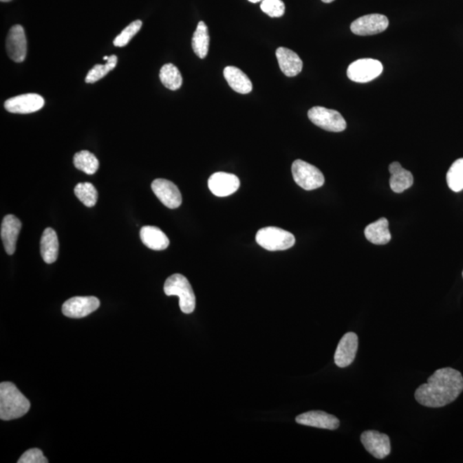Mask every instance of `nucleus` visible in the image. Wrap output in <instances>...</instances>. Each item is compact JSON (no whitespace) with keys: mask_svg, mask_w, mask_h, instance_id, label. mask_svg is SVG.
I'll return each instance as SVG.
<instances>
[{"mask_svg":"<svg viewBox=\"0 0 463 463\" xmlns=\"http://www.w3.org/2000/svg\"><path fill=\"white\" fill-rule=\"evenodd\" d=\"M448 186L459 193L463 190V158L458 159L451 165L446 175Z\"/></svg>","mask_w":463,"mask_h":463,"instance_id":"nucleus-28","label":"nucleus"},{"mask_svg":"<svg viewBox=\"0 0 463 463\" xmlns=\"http://www.w3.org/2000/svg\"><path fill=\"white\" fill-rule=\"evenodd\" d=\"M389 27L387 17L381 14H370V15L358 17L351 24V31L357 36H372L384 32Z\"/></svg>","mask_w":463,"mask_h":463,"instance_id":"nucleus-9","label":"nucleus"},{"mask_svg":"<svg viewBox=\"0 0 463 463\" xmlns=\"http://www.w3.org/2000/svg\"><path fill=\"white\" fill-rule=\"evenodd\" d=\"M208 186L215 196L224 197L236 193L240 182L239 177L235 174L218 172L212 174L208 179Z\"/></svg>","mask_w":463,"mask_h":463,"instance_id":"nucleus-13","label":"nucleus"},{"mask_svg":"<svg viewBox=\"0 0 463 463\" xmlns=\"http://www.w3.org/2000/svg\"><path fill=\"white\" fill-rule=\"evenodd\" d=\"M256 241L263 248L276 252L285 250L294 246L295 238L291 233L276 227H267L257 233Z\"/></svg>","mask_w":463,"mask_h":463,"instance_id":"nucleus-4","label":"nucleus"},{"mask_svg":"<svg viewBox=\"0 0 463 463\" xmlns=\"http://www.w3.org/2000/svg\"><path fill=\"white\" fill-rule=\"evenodd\" d=\"M260 7L270 17H281L285 13V5L281 0H263Z\"/></svg>","mask_w":463,"mask_h":463,"instance_id":"nucleus-31","label":"nucleus"},{"mask_svg":"<svg viewBox=\"0 0 463 463\" xmlns=\"http://www.w3.org/2000/svg\"><path fill=\"white\" fill-rule=\"evenodd\" d=\"M358 339L356 334L348 332L341 339L335 353V363L337 367L345 368L353 363L356 356Z\"/></svg>","mask_w":463,"mask_h":463,"instance_id":"nucleus-15","label":"nucleus"},{"mask_svg":"<svg viewBox=\"0 0 463 463\" xmlns=\"http://www.w3.org/2000/svg\"><path fill=\"white\" fill-rule=\"evenodd\" d=\"M296 422L303 426L327 430H336L340 427V421L336 416L323 411H309L299 414L296 417Z\"/></svg>","mask_w":463,"mask_h":463,"instance_id":"nucleus-16","label":"nucleus"},{"mask_svg":"<svg viewBox=\"0 0 463 463\" xmlns=\"http://www.w3.org/2000/svg\"><path fill=\"white\" fill-rule=\"evenodd\" d=\"M380 61L374 58H360L348 66L347 75L351 81L368 83L377 78L383 72Z\"/></svg>","mask_w":463,"mask_h":463,"instance_id":"nucleus-7","label":"nucleus"},{"mask_svg":"<svg viewBox=\"0 0 463 463\" xmlns=\"http://www.w3.org/2000/svg\"><path fill=\"white\" fill-rule=\"evenodd\" d=\"M153 193L169 208H179L182 204V195L175 184L168 180L158 179L151 184Z\"/></svg>","mask_w":463,"mask_h":463,"instance_id":"nucleus-12","label":"nucleus"},{"mask_svg":"<svg viewBox=\"0 0 463 463\" xmlns=\"http://www.w3.org/2000/svg\"><path fill=\"white\" fill-rule=\"evenodd\" d=\"M360 441L365 450L379 460L391 454V440L387 434L374 430L365 431L361 434Z\"/></svg>","mask_w":463,"mask_h":463,"instance_id":"nucleus-8","label":"nucleus"},{"mask_svg":"<svg viewBox=\"0 0 463 463\" xmlns=\"http://www.w3.org/2000/svg\"><path fill=\"white\" fill-rule=\"evenodd\" d=\"M44 104L43 97L38 94H25L7 100L5 109L12 114H28L37 112Z\"/></svg>","mask_w":463,"mask_h":463,"instance_id":"nucleus-11","label":"nucleus"},{"mask_svg":"<svg viewBox=\"0 0 463 463\" xmlns=\"http://www.w3.org/2000/svg\"><path fill=\"white\" fill-rule=\"evenodd\" d=\"M463 391V377L460 372L451 367L438 369L427 384L416 389L414 398L420 405L427 407H442L450 405Z\"/></svg>","mask_w":463,"mask_h":463,"instance_id":"nucleus-1","label":"nucleus"},{"mask_svg":"<svg viewBox=\"0 0 463 463\" xmlns=\"http://www.w3.org/2000/svg\"><path fill=\"white\" fill-rule=\"evenodd\" d=\"M389 171L391 175L389 179V186L394 193H402L413 186V174L403 169L399 162L391 163L389 166Z\"/></svg>","mask_w":463,"mask_h":463,"instance_id":"nucleus-19","label":"nucleus"},{"mask_svg":"<svg viewBox=\"0 0 463 463\" xmlns=\"http://www.w3.org/2000/svg\"><path fill=\"white\" fill-rule=\"evenodd\" d=\"M100 302L94 296L73 297L68 299L62 306V312L71 319H82L100 308Z\"/></svg>","mask_w":463,"mask_h":463,"instance_id":"nucleus-10","label":"nucleus"},{"mask_svg":"<svg viewBox=\"0 0 463 463\" xmlns=\"http://www.w3.org/2000/svg\"><path fill=\"white\" fill-rule=\"evenodd\" d=\"M6 50L9 57L13 61H24L27 54V40L25 31L19 24L10 30L6 39Z\"/></svg>","mask_w":463,"mask_h":463,"instance_id":"nucleus-14","label":"nucleus"},{"mask_svg":"<svg viewBox=\"0 0 463 463\" xmlns=\"http://www.w3.org/2000/svg\"><path fill=\"white\" fill-rule=\"evenodd\" d=\"M109 57H107V56H105V57L103 58L104 61H109Z\"/></svg>","mask_w":463,"mask_h":463,"instance_id":"nucleus-35","label":"nucleus"},{"mask_svg":"<svg viewBox=\"0 0 463 463\" xmlns=\"http://www.w3.org/2000/svg\"><path fill=\"white\" fill-rule=\"evenodd\" d=\"M278 64L281 72L287 76H295L301 72L303 62L299 55L287 47L277 48L276 52Z\"/></svg>","mask_w":463,"mask_h":463,"instance_id":"nucleus-18","label":"nucleus"},{"mask_svg":"<svg viewBox=\"0 0 463 463\" xmlns=\"http://www.w3.org/2000/svg\"><path fill=\"white\" fill-rule=\"evenodd\" d=\"M160 79L162 85L170 90H177L182 86L183 78L179 69L173 64H166L160 71Z\"/></svg>","mask_w":463,"mask_h":463,"instance_id":"nucleus-26","label":"nucleus"},{"mask_svg":"<svg viewBox=\"0 0 463 463\" xmlns=\"http://www.w3.org/2000/svg\"><path fill=\"white\" fill-rule=\"evenodd\" d=\"M22 228V224L15 215H8L3 219L1 225V239L8 255L15 252L17 238Z\"/></svg>","mask_w":463,"mask_h":463,"instance_id":"nucleus-17","label":"nucleus"},{"mask_svg":"<svg viewBox=\"0 0 463 463\" xmlns=\"http://www.w3.org/2000/svg\"><path fill=\"white\" fill-rule=\"evenodd\" d=\"M248 1L256 3L263 1V0H248Z\"/></svg>","mask_w":463,"mask_h":463,"instance_id":"nucleus-33","label":"nucleus"},{"mask_svg":"<svg viewBox=\"0 0 463 463\" xmlns=\"http://www.w3.org/2000/svg\"><path fill=\"white\" fill-rule=\"evenodd\" d=\"M30 402L10 382L0 384V419L12 420L25 416Z\"/></svg>","mask_w":463,"mask_h":463,"instance_id":"nucleus-2","label":"nucleus"},{"mask_svg":"<svg viewBox=\"0 0 463 463\" xmlns=\"http://www.w3.org/2000/svg\"><path fill=\"white\" fill-rule=\"evenodd\" d=\"M74 193L76 197L82 202L86 207L95 206L98 200V191L91 183H79L76 184Z\"/></svg>","mask_w":463,"mask_h":463,"instance_id":"nucleus-27","label":"nucleus"},{"mask_svg":"<svg viewBox=\"0 0 463 463\" xmlns=\"http://www.w3.org/2000/svg\"><path fill=\"white\" fill-rule=\"evenodd\" d=\"M164 292L168 296H177L180 298L181 312L191 314L196 308V296L193 288L186 277L180 274H174L166 279L164 284Z\"/></svg>","mask_w":463,"mask_h":463,"instance_id":"nucleus-3","label":"nucleus"},{"mask_svg":"<svg viewBox=\"0 0 463 463\" xmlns=\"http://www.w3.org/2000/svg\"><path fill=\"white\" fill-rule=\"evenodd\" d=\"M140 238L144 245L154 250L168 248L170 241L169 237L161 229L154 226H144L140 230Z\"/></svg>","mask_w":463,"mask_h":463,"instance_id":"nucleus-20","label":"nucleus"},{"mask_svg":"<svg viewBox=\"0 0 463 463\" xmlns=\"http://www.w3.org/2000/svg\"><path fill=\"white\" fill-rule=\"evenodd\" d=\"M308 118L316 127L325 131L341 132L347 127L346 121L342 114L336 110L323 107H313L308 111Z\"/></svg>","mask_w":463,"mask_h":463,"instance_id":"nucleus-6","label":"nucleus"},{"mask_svg":"<svg viewBox=\"0 0 463 463\" xmlns=\"http://www.w3.org/2000/svg\"><path fill=\"white\" fill-rule=\"evenodd\" d=\"M365 236L368 241L374 245H386L391 241V235L389 230L387 219L382 217L374 224H369L365 229Z\"/></svg>","mask_w":463,"mask_h":463,"instance_id":"nucleus-23","label":"nucleus"},{"mask_svg":"<svg viewBox=\"0 0 463 463\" xmlns=\"http://www.w3.org/2000/svg\"><path fill=\"white\" fill-rule=\"evenodd\" d=\"M142 25V23L140 20H136L134 22H132L114 41V46L118 47L127 46L132 38L141 30Z\"/></svg>","mask_w":463,"mask_h":463,"instance_id":"nucleus-30","label":"nucleus"},{"mask_svg":"<svg viewBox=\"0 0 463 463\" xmlns=\"http://www.w3.org/2000/svg\"><path fill=\"white\" fill-rule=\"evenodd\" d=\"M12 1V0H1V2H10Z\"/></svg>","mask_w":463,"mask_h":463,"instance_id":"nucleus-36","label":"nucleus"},{"mask_svg":"<svg viewBox=\"0 0 463 463\" xmlns=\"http://www.w3.org/2000/svg\"><path fill=\"white\" fill-rule=\"evenodd\" d=\"M19 463H47V459L44 457L40 449H31L24 452L22 457L17 461Z\"/></svg>","mask_w":463,"mask_h":463,"instance_id":"nucleus-32","label":"nucleus"},{"mask_svg":"<svg viewBox=\"0 0 463 463\" xmlns=\"http://www.w3.org/2000/svg\"><path fill=\"white\" fill-rule=\"evenodd\" d=\"M322 1H323V3H332V2H333V1H335V0H322Z\"/></svg>","mask_w":463,"mask_h":463,"instance_id":"nucleus-34","label":"nucleus"},{"mask_svg":"<svg viewBox=\"0 0 463 463\" xmlns=\"http://www.w3.org/2000/svg\"><path fill=\"white\" fill-rule=\"evenodd\" d=\"M224 74L228 85L235 92L249 94L252 91V83L245 72L235 66H228L224 69Z\"/></svg>","mask_w":463,"mask_h":463,"instance_id":"nucleus-21","label":"nucleus"},{"mask_svg":"<svg viewBox=\"0 0 463 463\" xmlns=\"http://www.w3.org/2000/svg\"><path fill=\"white\" fill-rule=\"evenodd\" d=\"M117 62L118 58L116 55H111L109 61H107V64L96 65L90 69L88 75L86 76L85 82L87 83H94L99 81V80L103 78L104 76L109 74V72L116 67Z\"/></svg>","mask_w":463,"mask_h":463,"instance_id":"nucleus-29","label":"nucleus"},{"mask_svg":"<svg viewBox=\"0 0 463 463\" xmlns=\"http://www.w3.org/2000/svg\"><path fill=\"white\" fill-rule=\"evenodd\" d=\"M59 244L56 232L52 228L45 229L41 239V255L45 263H53L58 256Z\"/></svg>","mask_w":463,"mask_h":463,"instance_id":"nucleus-22","label":"nucleus"},{"mask_svg":"<svg viewBox=\"0 0 463 463\" xmlns=\"http://www.w3.org/2000/svg\"><path fill=\"white\" fill-rule=\"evenodd\" d=\"M295 183L305 191L318 189L325 184V176L318 168L310 163L296 160L292 165Z\"/></svg>","mask_w":463,"mask_h":463,"instance_id":"nucleus-5","label":"nucleus"},{"mask_svg":"<svg viewBox=\"0 0 463 463\" xmlns=\"http://www.w3.org/2000/svg\"><path fill=\"white\" fill-rule=\"evenodd\" d=\"M462 277H463V272H462Z\"/></svg>","mask_w":463,"mask_h":463,"instance_id":"nucleus-37","label":"nucleus"},{"mask_svg":"<svg viewBox=\"0 0 463 463\" xmlns=\"http://www.w3.org/2000/svg\"><path fill=\"white\" fill-rule=\"evenodd\" d=\"M210 41L208 27L203 21H201L197 24L196 31L193 34V41H191V46L197 57L204 58L207 56Z\"/></svg>","mask_w":463,"mask_h":463,"instance_id":"nucleus-24","label":"nucleus"},{"mask_svg":"<svg viewBox=\"0 0 463 463\" xmlns=\"http://www.w3.org/2000/svg\"><path fill=\"white\" fill-rule=\"evenodd\" d=\"M73 162L76 169L89 175L96 173L99 169L100 162L96 155L88 151H82L74 155Z\"/></svg>","mask_w":463,"mask_h":463,"instance_id":"nucleus-25","label":"nucleus"}]
</instances>
